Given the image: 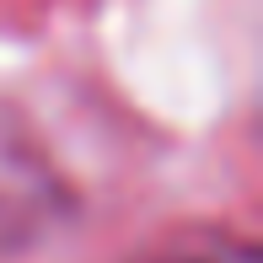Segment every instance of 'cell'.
<instances>
[{"instance_id": "6da1fadb", "label": "cell", "mask_w": 263, "mask_h": 263, "mask_svg": "<svg viewBox=\"0 0 263 263\" xmlns=\"http://www.w3.org/2000/svg\"><path fill=\"white\" fill-rule=\"evenodd\" d=\"M135 263H258V247L236 231H220V226H188Z\"/></svg>"}]
</instances>
